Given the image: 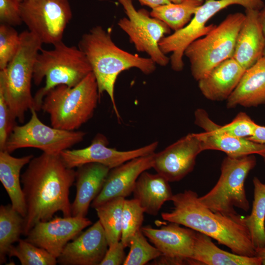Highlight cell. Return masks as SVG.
I'll list each match as a JSON object with an SVG mask.
<instances>
[{
  "instance_id": "cell-17",
  "label": "cell",
  "mask_w": 265,
  "mask_h": 265,
  "mask_svg": "<svg viewBox=\"0 0 265 265\" xmlns=\"http://www.w3.org/2000/svg\"><path fill=\"white\" fill-rule=\"evenodd\" d=\"M108 248L105 231L98 220L72 241L57 258L62 265H100Z\"/></svg>"
},
{
  "instance_id": "cell-35",
  "label": "cell",
  "mask_w": 265,
  "mask_h": 265,
  "mask_svg": "<svg viewBox=\"0 0 265 265\" xmlns=\"http://www.w3.org/2000/svg\"><path fill=\"white\" fill-rule=\"evenodd\" d=\"M257 125L246 113L240 112L231 122L221 126V129L229 135L247 139L253 134Z\"/></svg>"
},
{
  "instance_id": "cell-15",
  "label": "cell",
  "mask_w": 265,
  "mask_h": 265,
  "mask_svg": "<svg viewBox=\"0 0 265 265\" xmlns=\"http://www.w3.org/2000/svg\"><path fill=\"white\" fill-rule=\"evenodd\" d=\"M91 224L85 217H55L37 223L25 239L57 258L69 241L75 238Z\"/></svg>"
},
{
  "instance_id": "cell-21",
  "label": "cell",
  "mask_w": 265,
  "mask_h": 265,
  "mask_svg": "<svg viewBox=\"0 0 265 265\" xmlns=\"http://www.w3.org/2000/svg\"><path fill=\"white\" fill-rule=\"evenodd\" d=\"M110 170L98 163H88L78 167L76 195L71 204L72 216H86L89 206L101 190Z\"/></svg>"
},
{
  "instance_id": "cell-27",
  "label": "cell",
  "mask_w": 265,
  "mask_h": 265,
  "mask_svg": "<svg viewBox=\"0 0 265 265\" xmlns=\"http://www.w3.org/2000/svg\"><path fill=\"white\" fill-rule=\"evenodd\" d=\"M254 199L250 215L243 216L255 249L265 245V184L254 177Z\"/></svg>"
},
{
  "instance_id": "cell-22",
  "label": "cell",
  "mask_w": 265,
  "mask_h": 265,
  "mask_svg": "<svg viewBox=\"0 0 265 265\" xmlns=\"http://www.w3.org/2000/svg\"><path fill=\"white\" fill-rule=\"evenodd\" d=\"M245 71L233 57L230 58L199 80L198 87L208 100H227L237 86Z\"/></svg>"
},
{
  "instance_id": "cell-1",
  "label": "cell",
  "mask_w": 265,
  "mask_h": 265,
  "mask_svg": "<svg viewBox=\"0 0 265 265\" xmlns=\"http://www.w3.org/2000/svg\"><path fill=\"white\" fill-rule=\"evenodd\" d=\"M75 179L76 171L65 165L60 155L43 152L31 159L21 176L26 206L24 236L58 212L64 217L72 216L69 192Z\"/></svg>"
},
{
  "instance_id": "cell-2",
  "label": "cell",
  "mask_w": 265,
  "mask_h": 265,
  "mask_svg": "<svg viewBox=\"0 0 265 265\" xmlns=\"http://www.w3.org/2000/svg\"><path fill=\"white\" fill-rule=\"evenodd\" d=\"M172 209L162 212V219L183 225L216 240L233 253L256 256L250 235L239 214L229 216L215 212L203 205L197 193L186 190L173 195Z\"/></svg>"
},
{
  "instance_id": "cell-14",
  "label": "cell",
  "mask_w": 265,
  "mask_h": 265,
  "mask_svg": "<svg viewBox=\"0 0 265 265\" xmlns=\"http://www.w3.org/2000/svg\"><path fill=\"white\" fill-rule=\"evenodd\" d=\"M203 151L199 133H191L154 154L153 168L169 182L180 181L192 172Z\"/></svg>"
},
{
  "instance_id": "cell-7",
  "label": "cell",
  "mask_w": 265,
  "mask_h": 265,
  "mask_svg": "<svg viewBox=\"0 0 265 265\" xmlns=\"http://www.w3.org/2000/svg\"><path fill=\"white\" fill-rule=\"evenodd\" d=\"M244 19L242 13H230L207 34L186 47L184 55L189 61L191 73L196 80L233 57L237 36Z\"/></svg>"
},
{
  "instance_id": "cell-28",
  "label": "cell",
  "mask_w": 265,
  "mask_h": 265,
  "mask_svg": "<svg viewBox=\"0 0 265 265\" xmlns=\"http://www.w3.org/2000/svg\"><path fill=\"white\" fill-rule=\"evenodd\" d=\"M204 2V0H185L180 3L171 2L152 9L150 14L175 31L190 22L197 9Z\"/></svg>"
},
{
  "instance_id": "cell-3",
  "label": "cell",
  "mask_w": 265,
  "mask_h": 265,
  "mask_svg": "<svg viewBox=\"0 0 265 265\" xmlns=\"http://www.w3.org/2000/svg\"><path fill=\"white\" fill-rule=\"evenodd\" d=\"M94 74L99 94L109 96L118 119L120 117L114 99V86L122 71L136 68L145 75L153 73L156 64L149 57L132 54L119 48L113 41L111 32L101 26H96L83 34L78 44Z\"/></svg>"
},
{
  "instance_id": "cell-6",
  "label": "cell",
  "mask_w": 265,
  "mask_h": 265,
  "mask_svg": "<svg viewBox=\"0 0 265 265\" xmlns=\"http://www.w3.org/2000/svg\"><path fill=\"white\" fill-rule=\"evenodd\" d=\"M20 36L17 53L6 68L0 70V88L13 117L23 123L26 112L34 107L31 84L35 59L43 43L28 30Z\"/></svg>"
},
{
  "instance_id": "cell-18",
  "label": "cell",
  "mask_w": 265,
  "mask_h": 265,
  "mask_svg": "<svg viewBox=\"0 0 265 265\" xmlns=\"http://www.w3.org/2000/svg\"><path fill=\"white\" fill-rule=\"evenodd\" d=\"M154 153L134 158L111 169L91 207L95 209L110 199L129 196L140 175L153 168Z\"/></svg>"
},
{
  "instance_id": "cell-8",
  "label": "cell",
  "mask_w": 265,
  "mask_h": 265,
  "mask_svg": "<svg viewBox=\"0 0 265 265\" xmlns=\"http://www.w3.org/2000/svg\"><path fill=\"white\" fill-rule=\"evenodd\" d=\"M256 165L254 155L227 156L222 161L218 181L208 192L199 197L200 202L212 211L229 216L239 214L235 207L248 211L250 206L244 183Z\"/></svg>"
},
{
  "instance_id": "cell-20",
  "label": "cell",
  "mask_w": 265,
  "mask_h": 265,
  "mask_svg": "<svg viewBox=\"0 0 265 265\" xmlns=\"http://www.w3.org/2000/svg\"><path fill=\"white\" fill-rule=\"evenodd\" d=\"M259 11L245 9V19L237 38L233 57L245 70L263 56L265 36L258 18Z\"/></svg>"
},
{
  "instance_id": "cell-43",
  "label": "cell",
  "mask_w": 265,
  "mask_h": 265,
  "mask_svg": "<svg viewBox=\"0 0 265 265\" xmlns=\"http://www.w3.org/2000/svg\"><path fill=\"white\" fill-rule=\"evenodd\" d=\"M256 256L260 257L262 261V265H265V245L256 249Z\"/></svg>"
},
{
  "instance_id": "cell-4",
  "label": "cell",
  "mask_w": 265,
  "mask_h": 265,
  "mask_svg": "<svg viewBox=\"0 0 265 265\" xmlns=\"http://www.w3.org/2000/svg\"><path fill=\"white\" fill-rule=\"evenodd\" d=\"M53 49H42L37 54L33 68V80L39 85L44 78V86L34 96L33 108L41 109L47 93L59 85L76 86L92 72L91 67L83 53L75 46H68L62 41L53 45Z\"/></svg>"
},
{
  "instance_id": "cell-40",
  "label": "cell",
  "mask_w": 265,
  "mask_h": 265,
  "mask_svg": "<svg viewBox=\"0 0 265 265\" xmlns=\"http://www.w3.org/2000/svg\"><path fill=\"white\" fill-rule=\"evenodd\" d=\"M247 139L257 143L265 144V126L258 124L253 134Z\"/></svg>"
},
{
  "instance_id": "cell-38",
  "label": "cell",
  "mask_w": 265,
  "mask_h": 265,
  "mask_svg": "<svg viewBox=\"0 0 265 265\" xmlns=\"http://www.w3.org/2000/svg\"><path fill=\"white\" fill-rule=\"evenodd\" d=\"M125 248L121 241L109 246L100 265H123L126 258Z\"/></svg>"
},
{
  "instance_id": "cell-13",
  "label": "cell",
  "mask_w": 265,
  "mask_h": 265,
  "mask_svg": "<svg viewBox=\"0 0 265 265\" xmlns=\"http://www.w3.org/2000/svg\"><path fill=\"white\" fill-rule=\"evenodd\" d=\"M106 137L98 133L87 147L66 149L60 156L65 165L74 169L88 163L103 164L110 169L135 158L155 153L158 142L155 141L142 147L129 151H118L107 147Z\"/></svg>"
},
{
  "instance_id": "cell-26",
  "label": "cell",
  "mask_w": 265,
  "mask_h": 265,
  "mask_svg": "<svg viewBox=\"0 0 265 265\" xmlns=\"http://www.w3.org/2000/svg\"><path fill=\"white\" fill-rule=\"evenodd\" d=\"M192 259L197 265H261L258 256H246L230 253L217 247L211 238L196 232Z\"/></svg>"
},
{
  "instance_id": "cell-25",
  "label": "cell",
  "mask_w": 265,
  "mask_h": 265,
  "mask_svg": "<svg viewBox=\"0 0 265 265\" xmlns=\"http://www.w3.org/2000/svg\"><path fill=\"white\" fill-rule=\"evenodd\" d=\"M33 157L29 155L16 158L6 151H0V181L10 199L12 207L24 217L26 214V206L21 186L20 172Z\"/></svg>"
},
{
  "instance_id": "cell-34",
  "label": "cell",
  "mask_w": 265,
  "mask_h": 265,
  "mask_svg": "<svg viewBox=\"0 0 265 265\" xmlns=\"http://www.w3.org/2000/svg\"><path fill=\"white\" fill-rule=\"evenodd\" d=\"M20 36L13 26L0 25V70L6 68L17 53Z\"/></svg>"
},
{
  "instance_id": "cell-19",
  "label": "cell",
  "mask_w": 265,
  "mask_h": 265,
  "mask_svg": "<svg viewBox=\"0 0 265 265\" xmlns=\"http://www.w3.org/2000/svg\"><path fill=\"white\" fill-rule=\"evenodd\" d=\"M141 230L149 240L161 252L170 257L192 259L196 232L184 228L176 223L161 226L159 229L149 226Z\"/></svg>"
},
{
  "instance_id": "cell-23",
  "label": "cell",
  "mask_w": 265,
  "mask_h": 265,
  "mask_svg": "<svg viewBox=\"0 0 265 265\" xmlns=\"http://www.w3.org/2000/svg\"><path fill=\"white\" fill-rule=\"evenodd\" d=\"M226 101L228 108L237 106L253 107L265 104V57L245 71Z\"/></svg>"
},
{
  "instance_id": "cell-46",
  "label": "cell",
  "mask_w": 265,
  "mask_h": 265,
  "mask_svg": "<svg viewBox=\"0 0 265 265\" xmlns=\"http://www.w3.org/2000/svg\"><path fill=\"white\" fill-rule=\"evenodd\" d=\"M21 1H22L23 0H20Z\"/></svg>"
},
{
  "instance_id": "cell-31",
  "label": "cell",
  "mask_w": 265,
  "mask_h": 265,
  "mask_svg": "<svg viewBox=\"0 0 265 265\" xmlns=\"http://www.w3.org/2000/svg\"><path fill=\"white\" fill-rule=\"evenodd\" d=\"M8 256L17 257L22 265H55L57 263V258L47 250L25 239H20L17 245H13Z\"/></svg>"
},
{
  "instance_id": "cell-42",
  "label": "cell",
  "mask_w": 265,
  "mask_h": 265,
  "mask_svg": "<svg viewBox=\"0 0 265 265\" xmlns=\"http://www.w3.org/2000/svg\"><path fill=\"white\" fill-rule=\"evenodd\" d=\"M258 18L262 30L265 36V4L259 12Z\"/></svg>"
},
{
  "instance_id": "cell-41",
  "label": "cell",
  "mask_w": 265,
  "mask_h": 265,
  "mask_svg": "<svg viewBox=\"0 0 265 265\" xmlns=\"http://www.w3.org/2000/svg\"><path fill=\"white\" fill-rule=\"evenodd\" d=\"M142 5H145L153 9L160 5L171 2L170 0H138Z\"/></svg>"
},
{
  "instance_id": "cell-44",
  "label": "cell",
  "mask_w": 265,
  "mask_h": 265,
  "mask_svg": "<svg viewBox=\"0 0 265 265\" xmlns=\"http://www.w3.org/2000/svg\"><path fill=\"white\" fill-rule=\"evenodd\" d=\"M185 0H170L171 2L173 3H180L183 1Z\"/></svg>"
},
{
  "instance_id": "cell-12",
  "label": "cell",
  "mask_w": 265,
  "mask_h": 265,
  "mask_svg": "<svg viewBox=\"0 0 265 265\" xmlns=\"http://www.w3.org/2000/svg\"><path fill=\"white\" fill-rule=\"evenodd\" d=\"M21 10L28 30L43 44L53 45L62 41L72 18L69 0H23Z\"/></svg>"
},
{
  "instance_id": "cell-9",
  "label": "cell",
  "mask_w": 265,
  "mask_h": 265,
  "mask_svg": "<svg viewBox=\"0 0 265 265\" xmlns=\"http://www.w3.org/2000/svg\"><path fill=\"white\" fill-rule=\"evenodd\" d=\"M238 4L245 9L260 10L264 6L262 0H206L197 9L190 22L183 28L163 37L159 43L160 50L166 54L172 53L170 62L172 70H183V56L186 47L194 40L213 29L216 25L206 24L209 20L221 10Z\"/></svg>"
},
{
  "instance_id": "cell-16",
  "label": "cell",
  "mask_w": 265,
  "mask_h": 265,
  "mask_svg": "<svg viewBox=\"0 0 265 265\" xmlns=\"http://www.w3.org/2000/svg\"><path fill=\"white\" fill-rule=\"evenodd\" d=\"M194 118L195 124L204 130L199 133L203 151L218 150L231 157L257 154L265 161V144L228 135L221 129V126L211 119L204 109H196Z\"/></svg>"
},
{
  "instance_id": "cell-37",
  "label": "cell",
  "mask_w": 265,
  "mask_h": 265,
  "mask_svg": "<svg viewBox=\"0 0 265 265\" xmlns=\"http://www.w3.org/2000/svg\"><path fill=\"white\" fill-rule=\"evenodd\" d=\"M20 0H0V23L12 26L23 23Z\"/></svg>"
},
{
  "instance_id": "cell-45",
  "label": "cell",
  "mask_w": 265,
  "mask_h": 265,
  "mask_svg": "<svg viewBox=\"0 0 265 265\" xmlns=\"http://www.w3.org/2000/svg\"><path fill=\"white\" fill-rule=\"evenodd\" d=\"M263 56L265 57V49H264V53H263Z\"/></svg>"
},
{
  "instance_id": "cell-5",
  "label": "cell",
  "mask_w": 265,
  "mask_h": 265,
  "mask_svg": "<svg viewBox=\"0 0 265 265\" xmlns=\"http://www.w3.org/2000/svg\"><path fill=\"white\" fill-rule=\"evenodd\" d=\"M100 97L92 72L75 86L59 85L50 90L41 109L50 115L52 127L75 131L92 118Z\"/></svg>"
},
{
  "instance_id": "cell-30",
  "label": "cell",
  "mask_w": 265,
  "mask_h": 265,
  "mask_svg": "<svg viewBox=\"0 0 265 265\" xmlns=\"http://www.w3.org/2000/svg\"><path fill=\"white\" fill-rule=\"evenodd\" d=\"M124 197L110 199L95 208L108 246L121 240Z\"/></svg>"
},
{
  "instance_id": "cell-36",
  "label": "cell",
  "mask_w": 265,
  "mask_h": 265,
  "mask_svg": "<svg viewBox=\"0 0 265 265\" xmlns=\"http://www.w3.org/2000/svg\"><path fill=\"white\" fill-rule=\"evenodd\" d=\"M3 90L0 88V151L3 150L8 138L15 124Z\"/></svg>"
},
{
  "instance_id": "cell-32",
  "label": "cell",
  "mask_w": 265,
  "mask_h": 265,
  "mask_svg": "<svg viewBox=\"0 0 265 265\" xmlns=\"http://www.w3.org/2000/svg\"><path fill=\"white\" fill-rule=\"evenodd\" d=\"M145 212L135 199H125L122 217L121 241L125 247L130 246L132 238L141 230Z\"/></svg>"
},
{
  "instance_id": "cell-10",
  "label": "cell",
  "mask_w": 265,
  "mask_h": 265,
  "mask_svg": "<svg viewBox=\"0 0 265 265\" xmlns=\"http://www.w3.org/2000/svg\"><path fill=\"white\" fill-rule=\"evenodd\" d=\"M30 110V119L25 125L14 127L3 150L11 153L20 148H34L43 153L60 155L64 150L82 141L86 135L83 131L49 127L39 119L36 110L32 108Z\"/></svg>"
},
{
  "instance_id": "cell-29",
  "label": "cell",
  "mask_w": 265,
  "mask_h": 265,
  "mask_svg": "<svg viewBox=\"0 0 265 265\" xmlns=\"http://www.w3.org/2000/svg\"><path fill=\"white\" fill-rule=\"evenodd\" d=\"M24 217L11 204L0 207V264L6 262V256L23 234Z\"/></svg>"
},
{
  "instance_id": "cell-11",
  "label": "cell",
  "mask_w": 265,
  "mask_h": 265,
  "mask_svg": "<svg viewBox=\"0 0 265 265\" xmlns=\"http://www.w3.org/2000/svg\"><path fill=\"white\" fill-rule=\"evenodd\" d=\"M118 0L127 15L119 20V27L128 35L138 52L147 54L156 65L166 66L170 58L160 50L159 43L170 34V27L145 9L136 10L132 0Z\"/></svg>"
},
{
  "instance_id": "cell-24",
  "label": "cell",
  "mask_w": 265,
  "mask_h": 265,
  "mask_svg": "<svg viewBox=\"0 0 265 265\" xmlns=\"http://www.w3.org/2000/svg\"><path fill=\"white\" fill-rule=\"evenodd\" d=\"M169 182L157 173L143 172L138 178L132 193L145 213L157 215L162 205L171 201L173 194Z\"/></svg>"
},
{
  "instance_id": "cell-39",
  "label": "cell",
  "mask_w": 265,
  "mask_h": 265,
  "mask_svg": "<svg viewBox=\"0 0 265 265\" xmlns=\"http://www.w3.org/2000/svg\"><path fill=\"white\" fill-rule=\"evenodd\" d=\"M151 264L155 265H197V263L192 259L173 258L163 255H161L154 260Z\"/></svg>"
},
{
  "instance_id": "cell-33",
  "label": "cell",
  "mask_w": 265,
  "mask_h": 265,
  "mask_svg": "<svg viewBox=\"0 0 265 265\" xmlns=\"http://www.w3.org/2000/svg\"><path fill=\"white\" fill-rule=\"evenodd\" d=\"M130 250L124 265H144L161 255L159 250L151 245L141 230L137 231L130 242Z\"/></svg>"
}]
</instances>
